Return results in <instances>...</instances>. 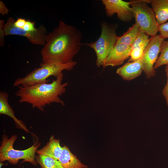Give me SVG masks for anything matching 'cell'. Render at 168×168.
Here are the masks:
<instances>
[{
    "mask_svg": "<svg viewBox=\"0 0 168 168\" xmlns=\"http://www.w3.org/2000/svg\"><path fill=\"white\" fill-rule=\"evenodd\" d=\"M8 94L7 92L0 91V114L10 117L13 119L17 128L28 132L29 130L26 125L15 116L14 111L8 102Z\"/></svg>",
    "mask_w": 168,
    "mask_h": 168,
    "instance_id": "obj_12",
    "label": "cell"
},
{
    "mask_svg": "<svg viewBox=\"0 0 168 168\" xmlns=\"http://www.w3.org/2000/svg\"><path fill=\"white\" fill-rule=\"evenodd\" d=\"M25 19L21 18H18L14 22V25L16 27L23 29L26 22Z\"/></svg>",
    "mask_w": 168,
    "mask_h": 168,
    "instance_id": "obj_25",
    "label": "cell"
},
{
    "mask_svg": "<svg viewBox=\"0 0 168 168\" xmlns=\"http://www.w3.org/2000/svg\"><path fill=\"white\" fill-rule=\"evenodd\" d=\"M150 3L159 25L168 20V0H150Z\"/></svg>",
    "mask_w": 168,
    "mask_h": 168,
    "instance_id": "obj_15",
    "label": "cell"
},
{
    "mask_svg": "<svg viewBox=\"0 0 168 168\" xmlns=\"http://www.w3.org/2000/svg\"><path fill=\"white\" fill-rule=\"evenodd\" d=\"M149 40L148 35L141 31L131 46L132 49L141 46H146Z\"/></svg>",
    "mask_w": 168,
    "mask_h": 168,
    "instance_id": "obj_19",
    "label": "cell"
},
{
    "mask_svg": "<svg viewBox=\"0 0 168 168\" xmlns=\"http://www.w3.org/2000/svg\"><path fill=\"white\" fill-rule=\"evenodd\" d=\"M146 46H141L132 49L128 62H134L141 59Z\"/></svg>",
    "mask_w": 168,
    "mask_h": 168,
    "instance_id": "obj_20",
    "label": "cell"
},
{
    "mask_svg": "<svg viewBox=\"0 0 168 168\" xmlns=\"http://www.w3.org/2000/svg\"><path fill=\"white\" fill-rule=\"evenodd\" d=\"M105 6V13L108 17L116 13L118 19L124 22L131 21L134 18L132 8L130 7V2L122 0H102Z\"/></svg>",
    "mask_w": 168,
    "mask_h": 168,
    "instance_id": "obj_9",
    "label": "cell"
},
{
    "mask_svg": "<svg viewBox=\"0 0 168 168\" xmlns=\"http://www.w3.org/2000/svg\"><path fill=\"white\" fill-rule=\"evenodd\" d=\"M143 71L140 59L135 61L128 62L118 68L116 72L124 80L130 81L139 76Z\"/></svg>",
    "mask_w": 168,
    "mask_h": 168,
    "instance_id": "obj_11",
    "label": "cell"
},
{
    "mask_svg": "<svg viewBox=\"0 0 168 168\" xmlns=\"http://www.w3.org/2000/svg\"><path fill=\"white\" fill-rule=\"evenodd\" d=\"M50 83L43 82L28 86H19L15 94L19 97L20 103H26L44 112V107L56 103L64 105L60 96L65 93L68 83H63V74L61 73Z\"/></svg>",
    "mask_w": 168,
    "mask_h": 168,
    "instance_id": "obj_2",
    "label": "cell"
},
{
    "mask_svg": "<svg viewBox=\"0 0 168 168\" xmlns=\"http://www.w3.org/2000/svg\"><path fill=\"white\" fill-rule=\"evenodd\" d=\"M77 64L76 61L64 64L58 62L48 63H41L40 67L35 68L24 77L16 79L13 84L14 86H28L36 84L48 82V78L51 76L56 78L63 70H72Z\"/></svg>",
    "mask_w": 168,
    "mask_h": 168,
    "instance_id": "obj_3",
    "label": "cell"
},
{
    "mask_svg": "<svg viewBox=\"0 0 168 168\" xmlns=\"http://www.w3.org/2000/svg\"><path fill=\"white\" fill-rule=\"evenodd\" d=\"M4 21L3 20H0V46H3L5 44L4 38L5 36L4 30Z\"/></svg>",
    "mask_w": 168,
    "mask_h": 168,
    "instance_id": "obj_22",
    "label": "cell"
},
{
    "mask_svg": "<svg viewBox=\"0 0 168 168\" xmlns=\"http://www.w3.org/2000/svg\"><path fill=\"white\" fill-rule=\"evenodd\" d=\"M9 12V9L2 1L0 0V13L2 15L4 16L7 14Z\"/></svg>",
    "mask_w": 168,
    "mask_h": 168,
    "instance_id": "obj_26",
    "label": "cell"
},
{
    "mask_svg": "<svg viewBox=\"0 0 168 168\" xmlns=\"http://www.w3.org/2000/svg\"><path fill=\"white\" fill-rule=\"evenodd\" d=\"M4 165L3 162H0V168H1L2 165Z\"/></svg>",
    "mask_w": 168,
    "mask_h": 168,
    "instance_id": "obj_27",
    "label": "cell"
},
{
    "mask_svg": "<svg viewBox=\"0 0 168 168\" xmlns=\"http://www.w3.org/2000/svg\"><path fill=\"white\" fill-rule=\"evenodd\" d=\"M58 161L64 168H87L88 166L82 163L71 152L67 146L64 145Z\"/></svg>",
    "mask_w": 168,
    "mask_h": 168,
    "instance_id": "obj_14",
    "label": "cell"
},
{
    "mask_svg": "<svg viewBox=\"0 0 168 168\" xmlns=\"http://www.w3.org/2000/svg\"><path fill=\"white\" fill-rule=\"evenodd\" d=\"M62 151L63 147L60 145V140L55 139L53 135L46 144L41 149L37 150L36 153L38 155H45L58 160Z\"/></svg>",
    "mask_w": 168,
    "mask_h": 168,
    "instance_id": "obj_13",
    "label": "cell"
},
{
    "mask_svg": "<svg viewBox=\"0 0 168 168\" xmlns=\"http://www.w3.org/2000/svg\"><path fill=\"white\" fill-rule=\"evenodd\" d=\"M140 31L138 26L135 23L122 35L118 36L117 44H123L131 46Z\"/></svg>",
    "mask_w": 168,
    "mask_h": 168,
    "instance_id": "obj_16",
    "label": "cell"
},
{
    "mask_svg": "<svg viewBox=\"0 0 168 168\" xmlns=\"http://www.w3.org/2000/svg\"><path fill=\"white\" fill-rule=\"evenodd\" d=\"M164 39L160 34L151 37L140 59L147 79L156 75L154 66L160 52L161 44Z\"/></svg>",
    "mask_w": 168,
    "mask_h": 168,
    "instance_id": "obj_7",
    "label": "cell"
},
{
    "mask_svg": "<svg viewBox=\"0 0 168 168\" xmlns=\"http://www.w3.org/2000/svg\"><path fill=\"white\" fill-rule=\"evenodd\" d=\"M132 47L117 44L107 57L103 68L108 66L115 67L122 64L130 57Z\"/></svg>",
    "mask_w": 168,
    "mask_h": 168,
    "instance_id": "obj_10",
    "label": "cell"
},
{
    "mask_svg": "<svg viewBox=\"0 0 168 168\" xmlns=\"http://www.w3.org/2000/svg\"><path fill=\"white\" fill-rule=\"evenodd\" d=\"M82 34L76 27L60 20L58 27L47 35L41 50L42 63L58 62L66 64L73 61L82 44Z\"/></svg>",
    "mask_w": 168,
    "mask_h": 168,
    "instance_id": "obj_1",
    "label": "cell"
},
{
    "mask_svg": "<svg viewBox=\"0 0 168 168\" xmlns=\"http://www.w3.org/2000/svg\"><path fill=\"white\" fill-rule=\"evenodd\" d=\"M101 34L98 40L94 42L86 43L84 45L92 48L96 56V65L99 68H104L106 60L110 54L117 42L116 28L113 25L105 21L100 23Z\"/></svg>",
    "mask_w": 168,
    "mask_h": 168,
    "instance_id": "obj_5",
    "label": "cell"
},
{
    "mask_svg": "<svg viewBox=\"0 0 168 168\" xmlns=\"http://www.w3.org/2000/svg\"><path fill=\"white\" fill-rule=\"evenodd\" d=\"M17 138L16 135H13L10 138L6 134L2 135L0 147V162L7 161L11 164L15 165L20 160L22 159V162H28L33 165H37L35 154L41 143L38 142L26 149L18 150L13 148Z\"/></svg>",
    "mask_w": 168,
    "mask_h": 168,
    "instance_id": "obj_4",
    "label": "cell"
},
{
    "mask_svg": "<svg viewBox=\"0 0 168 168\" xmlns=\"http://www.w3.org/2000/svg\"><path fill=\"white\" fill-rule=\"evenodd\" d=\"M37 28H36L35 26L34 21L27 20L23 29L25 31L32 32L36 30Z\"/></svg>",
    "mask_w": 168,
    "mask_h": 168,
    "instance_id": "obj_24",
    "label": "cell"
},
{
    "mask_svg": "<svg viewBox=\"0 0 168 168\" xmlns=\"http://www.w3.org/2000/svg\"><path fill=\"white\" fill-rule=\"evenodd\" d=\"M158 31L164 39L168 38V22L159 25Z\"/></svg>",
    "mask_w": 168,
    "mask_h": 168,
    "instance_id": "obj_21",
    "label": "cell"
},
{
    "mask_svg": "<svg viewBox=\"0 0 168 168\" xmlns=\"http://www.w3.org/2000/svg\"><path fill=\"white\" fill-rule=\"evenodd\" d=\"M130 2L135 23L141 31L151 37L156 35L159 26L153 9L147 4L150 3V0H131Z\"/></svg>",
    "mask_w": 168,
    "mask_h": 168,
    "instance_id": "obj_6",
    "label": "cell"
},
{
    "mask_svg": "<svg viewBox=\"0 0 168 168\" xmlns=\"http://www.w3.org/2000/svg\"><path fill=\"white\" fill-rule=\"evenodd\" d=\"M165 70L167 77V81L162 90V93L165 98L166 104L168 106V66H166Z\"/></svg>",
    "mask_w": 168,
    "mask_h": 168,
    "instance_id": "obj_23",
    "label": "cell"
},
{
    "mask_svg": "<svg viewBox=\"0 0 168 168\" xmlns=\"http://www.w3.org/2000/svg\"><path fill=\"white\" fill-rule=\"evenodd\" d=\"M15 21L14 18L10 17L4 24V30L5 36L12 35H20L26 37L33 44L43 45L45 44L48 34L47 29L43 24L39 26L35 31L30 32L15 26L14 24Z\"/></svg>",
    "mask_w": 168,
    "mask_h": 168,
    "instance_id": "obj_8",
    "label": "cell"
},
{
    "mask_svg": "<svg viewBox=\"0 0 168 168\" xmlns=\"http://www.w3.org/2000/svg\"><path fill=\"white\" fill-rule=\"evenodd\" d=\"M35 159L41 168H64L58 160L45 155H38Z\"/></svg>",
    "mask_w": 168,
    "mask_h": 168,
    "instance_id": "obj_17",
    "label": "cell"
},
{
    "mask_svg": "<svg viewBox=\"0 0 168 168\" xmlns=\"http://www.w3.org/2000/svg\"><path fill=\"white\" fill-rule=\"evenodd\" d=\"M166 65L168 66V40H163L161 44L160 54L154 66L155 69Z\"/></svg>",
    "mask_w": 168,
    "mask_h": 168,
    "instance_id": "obj_18",
    "label": "cell"
}]
</instances>
